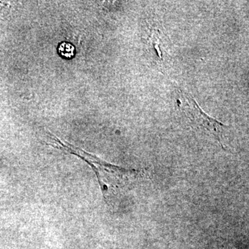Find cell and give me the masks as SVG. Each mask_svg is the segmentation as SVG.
<instances>
[{
  "mask_svg": "<svg viewBox=\"0 0 249 249\" xmlns=\"http://www.w3.org/2000/svg\"><path fill=\"white\" fill-rule=\"evenodd\" d=\"M47 134L54 146L79 157L91 166L97 177L104 200L107 204L119 196L121 191L128 184L131 178H135L140 173L138 170L125 169L111 164L79 147L60 140L50 132H47Z\"/></svg>",
  "mask_w": 249,
  "mask_h": 249,
  "instance_id": "1",
  "label": "cell"
},
{
  "mask_svg": "<svg viewBox=\"0 0 249 249\" xmlns=\"http://www.w3.org/2000/svg\"><path fill=\"white\" fill-rule=\"evenodd\" d=\"M186 97L188 99V105L191 108L189 111L190 113H191L193 121L196 123V125L207 130L210 134L214 136V138L217 139L219 142H221L222 129L225 127L224 124H221L219 121L207 115L199 107L194 99L188 96H186Z\"/></svg>",
  "mask_w": 249,
  "mask_h": 249,
  "instance_id": "2",
  "label": "cell"
},
{
  "mask_svg": "<svg viewBox=\"0 0 249 249\" xmlns=\"http://www.w3.org/2000/svg\"><path fill=\"white\" fill-rule=\"evenodd\" d=\"M147 45L152 55L160 61H163L164 58V47L160 31L154 29L150 37L147 39Z\"/></svg>",
  "mask_w": 249,
  "mask_h": 249,
  "instance_id": "3",
  "label": "cell"
},
{
  "mask_svg": "<svg viewBox=\"0 0 249 249\" xmlns=\"http://www.w3.org/2000/svg\"><path fill=\"white\" fill-rule=\"evenodd\" d=\"M59 54L63 58L71 59L75 55V47L71 44L68 42H62L59 45Z\"/></svg>",
  "mask_w": 249,
  "mask_h": 249,
  "instance_id": "4",
  "label": "cell"
}]
</instances>
